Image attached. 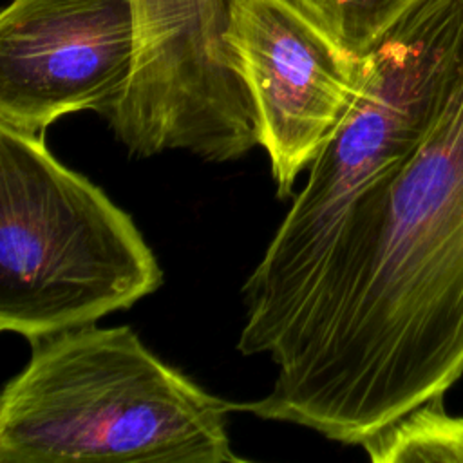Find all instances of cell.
Listing matches in <instances>:
<instances>
[{
    "instance_id": "1",
    "label": "cell",
    "mask_w": 463,
    "mask_h": 463,
    "mask_svg": "<svg viewBox=\"0 0 463 463\" xmlns=\"http://www.w3.org/2000/svg\"><path fill=\"white\" fill-rule=\"evenodd\" d=\"M268 356L269 392L232 411L349 445L463 376V27L421 137L351 203Z\"/></svg>"
},
{
    "instance_id": "2",
    "label": "cell",
    "mask_w": 463,
    "mask_h": 463,
    "mask_svg": "<svg viewBox=\"0 0 463 463\" xmlns=\"http://www.w3.org/2000/svg\"><path fill=\"white\" fill-rule=\"evenodd\" d=\"M31 344L0 396V463H239L226 414L130 326Z\"/></svg>"
},
{
    "instance_id": "3",
    "label": "cell",
    "mask_w": 463,
    "mask_h": 463,
    "mask_svg": "<svg viewBox=\"0 0 463 463\" xmlns=\"http://www.w3.org/2000/svg\"><path fill=\"white\" fill-rule=\"evenodd\" d=\"M463 27V0H412L360 56L356 94L242 286V354H268L288 329L351 203L421 137Z\"/></svg>"
},
{
    "instance_id": "4",
    "label": "cell",
    "mask_w": 463,
    "mask_h": 463,
    "mask_svg": "<svg viewBox=\"0 0 463 463\" xmlns=\"http://www.w3.org/2000/svg\"><path fill=\"white\" fill-rule=\"evenodd\" d=\"M163 284L134 219L45 134L0 123V329L29 342L96 324Z\"/></svg>"
},
{
    "instance_id": "5",
    "label": "cell",
    "mask_w": 463,
    "mask_h": 463,
    "mask_svg": "<svg viewBox=\"0 0 463 463\" xmlns=\"http://www.w3.org/2000/svg\"><path fill=\"white\" fill-rule=\"evenodd\" d=\"M241 0H134L136 58L103 118L139 157L184 150L226 163L259 145L257 116L228 42Z\"/></svg>"
},
{
    "instance_id": "6",
    "label": "cell",
    "mask_w": 463,
    "mask_h": 463,
    "mask_svg": "<svg viewBox=\"0 0 463 463\" xmlns=\"http://www.w3.org/2000/svg\"><path fill=\"white\" fill-rule=\"evenodd\" d=\"M136 58L134 0H13L0 16V123L34 134L119 101Z\"/></svg>"
},
{
    "instance_id": "7",
    "label": "cell",
    "mask_w": 463,
    "mask_h": 463,
    "mask_svg": "<svg viewBox=\"0 0 463 463\" xmlns=\"http://www.w3.org/2000/svg\"><path fill=\"white\" fill-rule=\"evenodd\" d=\"M228 42L253 99L277 194L289 197L347 112L360 56L336 45L288 0H241Z\"/></svg>"
},
{
    "instance_id": "8",
    "label": "cell",
    "mask_w": 463,
    "mask_h": 463,
    "mask_svg": "<svg viewBox=\"0 0 463 463\" xmlns=\"http://www.w3.org/2000/svg\"><path fill=\"white\" fill-rule=\"evenodd\" d=\"M364 449L374 463H463V416L432 402L365 439Z\"/></svg>"
},
{
    "instance_id": "9",
    "label": "cell",
    "mask_w": 463,
    "mask_h": 463,
    "mask_svg": "<svg viewBox=\"0 0 463 463\" xmlns=\"http://www.w3.org/2000/svg\"><path fill=\"white\" fill-rule=\"evenodd\" d=\"M353 56L365 54L412 0H288Z\"/></svg>"
}]
</instances>
